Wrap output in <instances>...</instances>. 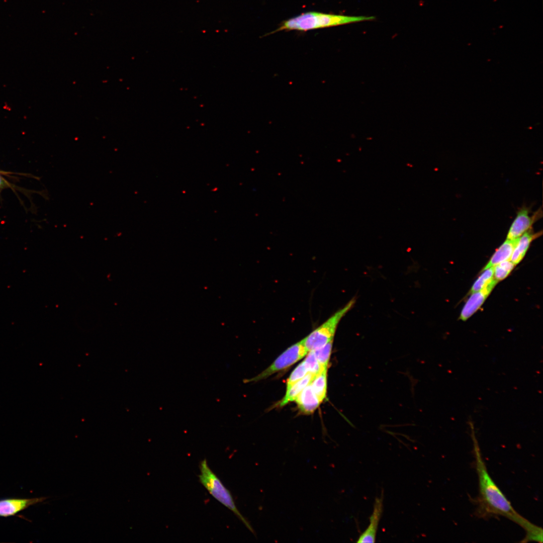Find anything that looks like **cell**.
Masks as SVG:
<instances>
[{"mask_svg": "<svg viewBox=\"0 0 543 543\" xmlns=\"http://www.w3.org/2000/svg\"><path fill=\"white\" fill-rule=\"evenodd\" d=\"M315 376L311 373L307 375L300 380L294 384L288 390L285 395L279 403V407H283L290 402L295 400L302 391L308 385L310 384Z\"/></svg>", "mask_w": 543, "mask_h": 543, "instance_id": "4fadbf2b", "label": "cell"}, {"mask_svg": "<svg viewBox=\"0 0 543 543\" xmlns=\"http://www.w3.org/2000/svg\"><path fill=\"white\" fill-rule=\"evenodd\" d=\"M483 271L473 284L470 291L471 294L481 290L494 279V266Z\"/></svg>", "mask_w": 543, "mask_h": 543, "instance_id": "2e32d148", "label": "cell"}, {"mask_svg": "<svg viewBox=\"0 0 543 543\" xmlns=\"http://www.w3.org/2000/svg\"><path fill=\"white\" fill-rule=\"evenodd\" d=\"M498 282L493 279L481 290L472 293L461 311L459 319L466 321L473 315L484 303Z\"/></svg>", "mask_w": 543, "mask_h": 543, "instance_id": "52a82bcc", "label": "cell"}, {"mask_svg": "<svg viewBox=\"0 0 543 543\" xmlns=\"http://www.w3.org/2000/svg\"><path fill=\"white\" fill-rule=\"evenodd\" d=\"M308 373L314 376L318 374L322 369L319 365L313 350L309 351L303 360ZM327 369V368H324Z\"/></svg>", "mask_w": 543, "mask_h": 543, "instance_id": "d6986e66", "label": "cell"}, {"mask_svg": "<svg viewBox=\"0 0 543 543\" xmlns=\"http://www.w3.org/2000/svg\"><path fill=\"white\" fill-rule=\"evenodd\" d=\"M308 352L303 339L288 348L261 373L250 379L246 380L245 383L262 380L276 373L287 369L301 359Z\"/></svg>", "mask_w": 543, "mask_h": 543, "instance_id": "5b68a950", "label": "cell"}, {"mask_svg": "<svg viewBox=\"0 0 543 543\" xmlns=\"http://www.w3.org/2000/svg\"><path fill=\"white\" fill-rule=\"evenodd\" d=\"M199 468L200 473L198 477L200 483L213 497L233 512L256 536V533L250 524L237 508L230 492L209 467L206 459L200 462Z\"/></svg>", "mask_w": 543, "mask_h": 543, "instance_id": "3957f363", "label": "cell"}, {"mask_svg": "<svg viewBox=\"0 0 543 543\" xmlns=\"http://www.w3.org/2000/svg\"><path fill=\"white\" fill-rule=\"evenodd\" d=\"M2 185H3V180H2V178H1V177H0V188L1 187V186Z\"/></svg>", "mask_w": 543, "mask_h": 543, "instance_id": "ffe728a7", "label": "cell"}, {"mask_svg": "<svg viewBox=\"0 0 543 543\" xmlns=\"http://www.w3.org/2000/svg\"><path fill=\"white\" fill-rule=\"evenodd\" d=\"M295 401L299 410L305 414L313 413L321 403L314 393L310 384L302 391Z\"/></svg>", "mask_w": 543, "mask_h": 543, "instance_id": "9c48e42d", "label": "cell"}, {"mask_svg": "<svg viewBox=\"0 0 543 543\" xmlns=\"http://www.w3.org/2000/svg\"><path fill=\"white\" fill-rule=\"evenodd\" d=\"M518 239L519 238L514 239H506L495 251L482 271L493 267L500 262L510 260Z\"/></svg>", "mask_w": 543, "mask_h": 543, "instance_id": "8fae6325", "label": "cell"}, {"mask_svg": "<svg viewBox=\"0 0 543 543\" xmlns=\"http://www.w3.org/2000/svg\"><path fill=\"white\" fill-rule=\"evenodd\" d=\"M529 214V209L524 206L518 210L508 230L506 239H514L519 238L525 232L532 228V225L542 217L541 209L533 213L531 216Z\"/></svg>", "mask_w": 543, "mask_h": 543, "instance_id": "8992f818", "label": "cell"}, {"mask_svg": "<svg viewBox=\"0 0 543 543\" xmlns=\"http://www.w3.org/2000/svg\"><path fill=\"white\" fill-rule=\"evenodd\" d=\"M515 264L510 260L500 262L494 266V279L499 282L506 278Z\"/></svg>", "mask_w": 543, "mask_h": 543, "instance_id": "e0dca14e", "label": "cell"}, {"mask_svg": "<svg viewBox=\"0 0 543 543\" xmlns=\"http://www.w3.org/2000/svg\"><path fill=\"white\" fill-rule=\"evenodd\" d=\"M374 19L375 17L373 16H349L309 12L283 22L280 26L272 33L283 30L307 31L352 23L370 21Z\"/></svg>", "mask_w": 543, "mask_h": 543, "instance_id": "7a4b0ae2", "label": "cell"}, {"mask_svg": "<svg viewBox=\"0 0 543 543\" xmlns=\"http://www.w3.org/2000/svg\"><path fill=\"white\" fill-rule=\"evenodd\" d=\"M354 303L355 300L351 299L343 307L336 312L322 325L304 338L305 346L308 352L318 349L333 340L339 322L351 309Z\"/></svg>", "mask_w": 543, "mask_h": 543, "instance_id": "277c9868", "label": "cell"}, {"mask_svg": "<svg viewBox=\"0 0 543 543\" xmlns=\"http://www.w3.org/2000/svg\"><path fill=\"white\" fill-rule=\"evenodd\" d=\"M44 498L35 500L7 499L0 501V516L12 515L23 510L33 502L40 501Z\"/></svg>", "mask_w": 543, "mask_h": 543, "instance_id": "7c38bea8", "label": "cell"}, {"mask_svg": "<svg viewBox=\"0 0 543 543\" xmlns=\"http://www.w3.org/2000/svg\"><path fill=\"white\" fill-rule=\"evenodd\" d=\"M384 491H382L380 497L375 499L373 512L370 517V524L365 531L359 536L357 542H374L379 522L382 516L383 509Z\"/></svg>", "mask_w": 543, "mask_h": 543, "instance_id": "ba28073f", "label": "cell"}, {"mask_svg": "<svg viewBox=\"0 0 543 543\" xmlns=\"http://www.w3.org/2000/svg\"><path fill=\"white\" fill-rule=\"evenodd\" d=\"M541 234V231L534 232L532 228L523 234L518 239L510 260L515 265L518 264L524 257L531 242Z\"/></svg>", "mask_w": 543, "mask_h": 543, "instance_id": "30bf717a", "label": "cell"}, {"mask_svg": "<svg viewBox=\"0 0 543 543\" xmlns=\"http://www.w3.org/2000/svg\"><path fill=\"white\" fill-rule=\"evenodd\" d=\"M327 372V369H322L314 376L310 383L314 393L321 403L326 396Z\"/></svg>", "mask_w": 543, "mask_h": 543, "instance_id": "5bb4252c", "label": "cell"}, {"mask_svg": "<svg viewBox=\"0 0 543 543\" xmlns=\"http://www.w3.org/2000/svg\"><path fill=\"white\" fill-rule=\"evenodd\" d=\"M308 373L303 361L293 371L286 381V391L294 384L304 378Z\"/></svg>", "mask_w": 543, "mask_h": 543, "instance_id": "ac0fdd59", "label": "cell"}, {"mask_svg": "<svg viewBox=\"0 0 543 543\" xmlns=\"http://www.w3.org/2000/svg\"><path fill=\"white\" fill-rule=\"evenodd\" d=\"M333 341L314 351L315 356L322 369L327 368L331 353Z\"/></svg>", "mask_w": 543, "mask_h": 543, "instance_id": "9a60e30c", "label": "cell"}, {"mask_svg": "<svg viewBox=\"0 0 543 543\" xmlns=\"http://www.w3.org/2000/svg\"><path fill=\"white\" fill-rule=\"evenodd\" d=\"M472 434L481 509L486 513L504 516L521 527L526 533L522 542H542V528L519 514L490 476L478 441Z\"/></svg>", "mask_w": 543, "mask_h": 543, "instance_id": "6da1fadb", "label": "cell"}]
</instances>
